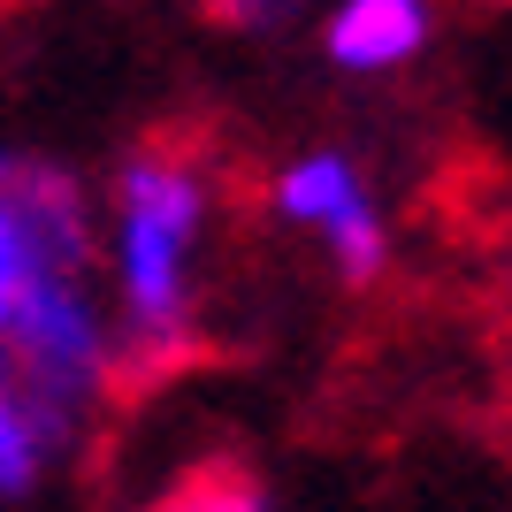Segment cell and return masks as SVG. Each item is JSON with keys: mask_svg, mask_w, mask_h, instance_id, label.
Returning <instances> with one entry per match:
<instances>
[{"mask_svg": "<svg viewBox=\"0 0 512 512\" xmlns=\"http://www.w3.org/2000/svg\"><path fill=\"white\" fill-rule=\"evenodd\" d=\"M214 237V169L184 138H138L107 176V329H115V390H153L199 367L207 306L199 260Z\"/></svg>", "mask_w": 512, "mask_h": 512, "instance_id": "obj_1", "label": "cell"}, {"mask_svg": "<svg viewBox=\"0 0 512 512\" xmlns=\"http://www.w3.org/2000/svg\"><path fill=\"white\" fill-rule=\"evenodd\" d=\"M92 268H100L92 184L54 153L16 146V161L0 169V344L31 299H46L54 283L92 276Z\"/></svg>", "mask_w": 512, "mask_h": 512, "instance_id": "obj_2", "label": "cell"}, {"mask_svg": "<svg viewBox=\"0 0 512 512\" xmlns=\"http://www.w3.org/2000/svg\"><path fill=\"white\" fill-rule=\"evenodd\" d=\"M436 0H329L321 8V62L344 77H398L436 46Z\"/></svg>", "mask_w": 512, "mask_h": 512, "instance_id": "obj_3", "label": "cell"}, {"mask_svg": "<svg viewBox=\"0 0 512 512\" xmlns=\"http://www.w3.org/2000/svg\"><path fill=\"white\" fill-rule=\"evenodd\" d=\"M367 199H375V184H367V169L352 161V146H306L268 176V214L291 222L299 237H329L344 214H360Z\"/></svg>", "mask_w": 512, "mask_h": 512, "instance_id": "obj_4", "label": "cell"}, {"mask_svg": "<svg viewBox=\"0 0 512 512\" xmlns=\"http://www.w3.org/2000/svg\"><path fill=\"white\" fill-rule=\"evenodd\" d=\"M77 444H85V421L39 406L31 390H16L8 375H0V505L39 497Z\"/></svg>", "mask_w": 512, "mask_h": 512, "instance_id": "obj_5", "label": "cell"}, {"mask_svg": "<svg viewBox=\"0 0 512 512\" xmlns=\"http://www.w3.org/2000/svg\"><path fill=\"white\" fill-rule=\"evenodd\" d=\"M138 512H276V497H268V482H260L253 467H237V459H199V467H184L176 482H161Z\"/></svg>", "mask_w": 512, "mask_h": 512, "instance_id": "obj_6", "label": "cell"}, {"mask_svg": "<svg viewBox=\"0 0 512 512\" xmlns=\"http://www.w3.org/2000/svg\"><path fill=\"white\" fill-rule=\"evenodd\" d=\"M192 8L222 39H283V31H299L306 16H321V0H192Z\"/></svg>", "mask_w": 512, "mask_h": 512, "instance_id": "obj_7", "label": "cell"}, {"mask_svg": "<svg viewBox=\"0 0 512 512\" xmlns=\"http://www.w3.org/2000/svg\"><path fill=\"white\" fill-rule=\"evenodd\" d=\"M23 8H31V0H0V23H16V16H23Z\"/></svg>", "mask_w": 512, "mask_h": 512, "instance_id": "obj_8", "label": "cell"}]
</instances>
